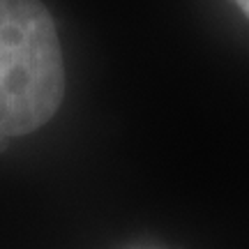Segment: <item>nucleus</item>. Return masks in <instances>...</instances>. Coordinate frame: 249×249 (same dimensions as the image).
<instances>
[{
  "instance_id": "obj_2",
  "label": "nucleus",
  "mask_w": 249,
  "mask_h": 249,
  "mask_svg": "<svg viewBox=\"0 0 249 249\" xmlns=\"http://www.w3.org/2000/svg\"><path fill=\"white\" fill-rule=\"evenodd\" d=\"M233 2H235V5H238V7L245 12V17L249 18V0H233Z\"/></svg>"
},
{
  "instance_id": "obj_1",
  "label": "nucleus",
  "mask_w": 249,
  "mask_h": 249,
  "mask_svg": "<svg viewBox=\"0 0 249 249\" xmlns=\"http://www.w3.org/2000/svg\"><path fill=\"white\" fill-rule=\"evenodd\" d=\"M65 97V62L42 0H0V139L39 129Z\"/></svg>"
}]
</instances>
